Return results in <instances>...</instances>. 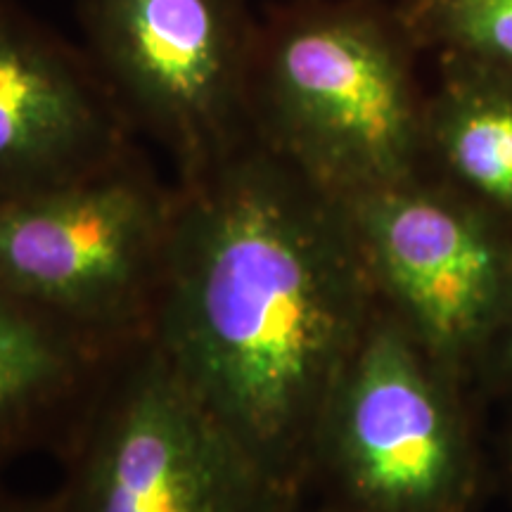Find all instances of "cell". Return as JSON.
I'll list each match as a JSON object with an SVG mask.
<instances>
[{
    "instance_id": "cell-1",
    "label": "cell",
    "mask_w": 512,
    "mask_h": 512,
    "mask_svg": "<svg viewBox=\"0 0 512 512\" xmlns=\"http://www.w3.org/2000/svg\"><path fill=\"white\" fill-rule=\"evenodd\" d=\"M176 188L150 342L235 444L306 498L325 411L380 311L347 204L254 140Z\"/></svg>"
},
{
    "instance_id": "cell-2",
    "label": "cell",
    "mask_w": 512,
    "mask_h": 512,
    "mask_svg": "<svg viewBox=\"0 0 512 512\" xmlns=\"http://www.w3.org/2000/svg\"><path fill=\"white\" fill-rule=\"evenodd\" d=\"M422 50L392 0H285L259 19L249 124L339 200L422 176Z\"/></svg>"
},
{
    "instance_id": "cell-3",
    "label": "cell",
    "mask_w": 512,
    "mask_h": 512,
    "mask_svg": "<svg viewBox=\"0 0 512 512\" xmlns=\"http://www.w3.org/2000/svg\"><path fill=\"white\" fill-rule=\"evenodd\" d=\"M50 512H306L200 406L150 339L124 356L57 458Z\"/></svg>"
},
{
    "instance_id": "cell-4",
    "label": "cell",
    "mask_w": 512,
    "mask_h": 512,
    "mask_svg": "<svg viewBox=\"0 0 512 512\" xmlns=\"http://www.w3.org/2000/svg\"><path fill=\"white\" fill-rule=\"evenodd\" d=\"M81 46L138 138L195 181L252 143L249 0H76Z\"/></svg>"
},
{
    "instance_id": "cell-5",
    "label": "cell",
    "mask_w": 512,
    "mask_h": 512,
    "mask_svg": "<svg viewBox=\"0 0 512 512\" xmlns=\"http://www.w3.org/2000/svg\"><path fill=\"white\" fill-rule=\"evenodd\" d=\"M176 181L143 150L117 169L0 202V287L105 335L150 339Z\"/></svg>"
},
{
    "instance_id": "cell-6",
    "label": "cell",
    "mask_w": 512,
    "mask_h": 512,
    "mask_svg": "<svg viewBox=\"0 0 512 512\" xmlns=\"http://www.w3.org/2000/svg\"><path fill=\"white\" fill-rule=\"evenodd\" d=\"M311 489L318 512H470L475 477L439 363L382 304L325 411Z\"/></svg>"
},
{
    "instance_id": "cell-7",
    "label": "cell",
    "mask_w": 512,
    "mask_h": 512,
    "mask_svg": "<svg viewBox=\"0 0 512 512\" xmlns=\"http://www.w3.org/2000/svg\"><path fill=\"white\" fill-rule=\"evenodd\" d=\"M377 299L437 363L463 356L510 302V259L484 207L422 174L342 200Z\"/></svg>"
},
{
    "instance_id": "cell-8",
    "label": "cell",
    "mask_w": 512,
    "mask_h": 512,
    "mask_svg": "<svg viewBox=\"0 0 512 512\" xmlns=\"http://www.w3.org/2000/svg\"><path fill=\"white\" fill-rule=\"evenodd\" d=\"M140 150L81 43L0 0V202L100 176Z\"/></svg>"
},
{
    "instance_id": "cell-9",
    "label": "cell",
    "mask_w": 512,
    "mask_h": 512,
    "mask_svg": "<svg viewBox=\"0 0 512 512\" xmlns=\"http://www.w3.org/2000/svg\"><path fill=\"white\" fill-rule=\"evenodd\" d=\"M0 287V477L24 456L67 451L136 344Z\"/></svg>"
},
{
    "instance_id": "cell-10",
    "label": "cell",
    "mask_w": 512,
    "mask_h": 512,
    "mask_svg": "<svg viewBox=\"0 0 512 512\" xmlns=\"http://www.w3.org/2000/svg\"><path fill=\"white\" fill-rule=\"evenodd\" d=\"M486 209L512 216V79L437 57L425 102V171Z\"/></svg>"
},
{
    "instance_id": "cell-11",
    "label": "cell",
    "mask_w": 512,
    "mask_h": 512,
    "mask_svg": "<svg viewBox=\"0 0 512 512\" xmlns=\"http://www.w3.org/2000/svg\"><path fill=\"white\" fill-rule=\"evenodd\" d=\"M422 55L453 57L512 79V0H392Z\"/></svg>"
},
{
    "instance_id": "cell-12",
    "label": "cell",
    "mask_w": 512,
    "mask_h": 512,
    "mask_svg": "<svg viewBox=\"0 0 512 512\" xmlns=\"http://www.w3.org/2000/svg\"><path fill=\"white\" fill-rule=\"evenodd\" d=\"M0 512H50V508L46 496L36 498L15 494L0 479Z\"/></svg>"
},
{
    "instance_id": "cell-13",
    "label": "cell",
    "mask_w": 512,
    "mask_h": 512,
    "mask_svg": "<svg viewBox=\"0 0 512 512\" xmlns=\"http://www.w3.org/2000/svg\"><path fill=\"white\" fill-rule=\"evenodd\" d=\"M510 361H512V342H510Z\"/></svg>"
}]
</instances>
